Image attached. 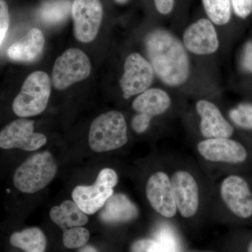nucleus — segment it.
<instances>
[{"label": "nucleus", "instance_id": "obj_1", "mask_svg": "<svg viewBox=\"0 0 252 252\" xmlns=\"http://www.w3.org/2000/svg\"><path fill=\"white\" fill-rule=\"evenodd\" d=\"M146 51L154 72L165 84L182 85L190 72L185 46L172 33L157 29L146 36Z\"/></svg>", "mask_w": 252, "mask_h": 252}, {"label": "nucleus", "instance_id": "obj_2", "mask_svg": "<svg viewBox=\"0 0 252 252\" xmlns=\"http://www.w3.org/2000/svg\"><path fill=\"white\" fill-rule=\"evenodd\" d=\"M57 169L56 160L50 152L34 154L16 169L13 182L23 193H36L51 183Z\"/></svg>", "mask_w": 252, "mask_h": 252}, {"label": "nucleus", "instance_id": "obj_3", "mask_svg": "<svg viewBox=\"0 0 252 252\" xmlns=\"http://www.w3.org/2000/svg\"><path fill=\"white\" fill-rule=\"evenodd\" d=\"M127 142L125 118L117 111L101 114L92 122L89 134L91 149L97 153L121 148Z\"/></svg>", "mask_w": 252, "mask_h": 252}, {"label": "nucleus", "instance_id": "obj_4", "mask_svg": "<svg viewBox=\"0 0 252 252\" xmlns=\"http://www.w3.org/2000/svg\"><path fill=\"white\" fill-rule=\"evenodd\" d=\"M51 86V79L45 72L37 71L30 74L13 102L15 114L25 118L44 112L49 102Z\"/></svg>", "mask_w": 252, "mask_h": 252}, {"label": "nucleus", "instance_id": "obj_5", "mask_svg": "<svg viewBox=\"0 0 252 252\" xmlns=\"http://www.w3.org/2000/svg\"><path fill=\"white\" fill-rule=\"evenodd\" d=\"M117 172L111 168L102 169L91 186H77L72 193L73 201L86 215H94L103 207L114 194L117 185Z\"/></svg>", "mask_w": 252, "mask_h": 252}, {"label": "nucleus", "instance_id": "obj_6", "mask_svg": "<svg viewBox=\"0 0 252 252\" xmlns=\"http://www.w3.org/2000/svg\"><path fill=\"white\" fill-rule=\"evenodd\" d=\"M91 71L90 60L81 50L67 49L56 60L51 81L56 89L63 90L86 79Z\"/></svg>", "mask_w": 252, "mask_h": 252}, {"label": "nucleus", "instance_id": "obj_7", "mask_svg": "<svg viewBox=\"0 0 252 252\" xmlns=\"http://www.w3.org/2000/svg\"><path fill=\"white\" fill-rule=\"evenodd\" d=\"M34 122L21 119L10 123L0 132V147L4 149H21L27 152L38 150L45 145L44 134L34 132Z\"/></svg>", "mask_w": 252, "mask_h": 252}, {"label": "nucleus", "instance_id": "obj_8", "mask_svg": "<svg viewBox=\"0 0 252 252\" xmlns=\"http://www.w3.org/2000/svg\"><path fill=\"white\" fill-rule=\"evenodd\" d=\"M152 64L143 56L132 54L127 56L124 64V73L120 81L125 99L148 90L154 81Z\"/></svg>", "mask_w": 252, "mask_h": 252}, {"label": "nucleus", "instance_id": "obj_9", "mask_svg": "<svg viewBox=\"0 0 252 252\" xmlns=\"http://www.w3.org/2000/svg\"><path fill=\"white\" fill-rule=\"evenodd\" d=\"M72 15L74 36L82 42H91L98 33L102 18L99 0H74Z\"/></svg>", "mask_w": 252, "mask_h": 252}, {"label": "nucleus", "instance_id": "obj_10", "mask_svg": "<svg viewBox=\"0 0 252 252\" xmlns=\"http://www.w3.org/2000/svg\"><path fill=\"white\" fill-rule=\"evenodd\" d=\"M220 191L223 202L235 215L243 219L252 216V193L244 179L237 175L226 177Z\"/></svg>", "mask_w": 252, "mask_h": 252}, {"label": "nucleus", "instance_id": "obj_11", "mask_svg": "<svg viewBox=\"0 0 252 252\" xmlns=\"http://www.w3.org/2000/svg\"><path fill=\"white\" fill-rule=\"evenodd\" d=\"M146 194L151 206L158 213L167 218H172L177 213L171 181L166 174L158 172L149 177Z\"/></svg>", "mask_w": 252, "mask_h": 252}, {"label": "nucleus", "instance_id": "obj_12", "mask_svg": "<svg viewBox=\"0 0 252 252\" xmlns=\"http://www.w3.org/2000/svg\"><path fill=\"white\" fill-rule=\"evenodd\" d=\"M199 153L212 162L241 163L248 157L246 149L241 144L229 138H212L198 144Z\"/></svg>", "mask_w": 252, "mask_h": 252}, {"label": "nucleus", "instance_id": "obj_13", "mask_svg": "<svg viewBox=\"0 0 252 252\" xmlns=\"http://www.w3.org/2000/svg\"><path fill=\"white\" fill-rule=\"evenodd\" d=\"M171 185L176 205L181 215L185 218L194 216L198 211L199 191L193 176L186 171L175 172Z\"/></svg>", "mask_w": 252, "mask_h": 252}, {"label": "nucleus", "instance_id": "obj_14", "mask_svg": "<svg viewBox=\"0 0 252 252\" xmlns=\"http://www.w3.org/2000/svg\"><path fill=\"white\" fill-rule=\"evenodd\" d=\"M186 49L196 55H209L219 49L218 36L210 20H199L189 26L183 36Z\"/></svg>", "mask_w": 252, "mask_h": 252}, {"label": "nucleus", "instance_id": "obj_15", "mask_svg": "<svg viewBox=\"0 0 252 252\" xmlns=\"http://www.w3.org/2000/svg\"><path fill=\"white\" fill-rule=\"evenodd\" d=\"M196 109L201 117L200 132L204 137L208 139L229 138L233 135V127L215 104L202 99L197 103Z\"/></svg>", "mask_w": 252, "mask_h": 252}, {"label": "nucleus", "instance_id": "obj_16", "mask_svg": "<svg viewBox=\"0 0 252 252\" xmlns=\"http://www.w3.org/2000/svg\"><path fill=\"white\" fill-rule=\"evenodd\" d=\"M138 215V209L127 195L115 193L101 209L99 219L104 223L114 224L131 221L135 220Z\"/></svg>", "mask_w": 252, "mask_h": 252}, {"label": "nucleus", "instance_id": "obj_17", "mask_svg": "<svg viewBox=\"0 0 252 252\" xmlns=\"http://www.w3.org/2000/svg\"><path fill=\"white\" fill-rule=\"evenodd\" d=\"M44 43L42 32L33 28L26 36L10 46L8 56L12 61L18 62H32L42 52Z\"/></svg>", "mask_w": 252, "mask_h": 252}, {"label": "nucleus", "instance_id": "obj_18", "mask_svg": "<svg viewBox=\"0 0 252 252\" xmlns=\"http://www.w3.org/2000/svg\"><path fill=\"white\" fill-rule=\"evenodd\" d=\"M171 101L168 94L159 89L144 91L132 102V108L137 113L153 118L166 112Z\"/></svg>", "mask_w": 252, "mask_h": 252}, {"label": "nucleus", "instance_id": "obj_19", "mask_svg": "<svg viewBox=\"0 0 252 252\" xmlns=\"http://www.w3.org/2000/svg\"><path fill=\"white\" fill-rule=\"evenodd\" d=\"M49 215L51 220L62 228L63 231L83 226L89 221L87 215L72 200H65L59 206L52 207Z\"/></svg>", "mask_w": 252, "mask_h": 252}, {"label": "nucleus", "instance_id": "obj_20", "mask_svg": "<svg viewBox=\"0 0 252 252\" xmlns=\"http://www.w3.org/2000/svg\"><path fill=\"white\" fill-rule=\"evenodd\" d=\"M132 252H178V244L171 230L161 228L158 232L156 240H138L132 247Z\"/></svg>", "mask_w": 252, "mask_h": 252}, {"label": "nucleus", "instance_id": "obj_21", "mask_svg": "<svg viewBox=\"0 0 252 252\" xmlns=\"http://www.w3.org/2000/svg\"><path fill=\"white\" fill-rule=\"evenodd\" d=\"M10 243L26 252H44L46 239L44 233L36 227L16 232L11 235Z\"/></svg>", "mask_w": 252, "mask_h": 252}, {"label": "nucleus", "instance_id": "obj_22", "mask_svg": "<svg viewBox=\"0 0 252 252\" xmlns=\"http://www.w3.org/2000/svg\"><path fill=\"white\" fill-rule=\"evenodd\" d=\"M72 7L69 0H51L41 6L39 17L46 24H59L67 18Z\"/></svg>", "mask_w": 252, "mask_h": 252}, {"label": "nucleus", "instance_id": "obj_23", "mask_svg": "<svg viewBox=\"0 0 252 252\" xmlns=\"http://www.w3.org/2000/svg\"><path fill=\"white\" fill-rule=\"evenodd\" d=\"M204 8L212 22L219 26L229 22L231 16L230 0H203Z\"/></svg>", "mask_w": 252, "mask_h": 252}, {"label": "nucleus", "instance_id": "obj_24", "mask_svg": "<svg viewBox=\"0 0 252 252\" xmlns=\"http://www.w3.org/2000/svg\"><path fill=\"white\" fill-rule=\"evenodd\" d=\"M90 238V233L85 228L75 227L64 230L63 244L68 249H77L84 247Z\"/></svg>", "mask_w": 252, "mask_h": 252}, {"label": "nucleus", "instance_id": "obj_25", "mask_svg": "<svg viewBox=\"0 0 252 252\" xmlns=\"http://www.w3.org/2000/svg\"><path fill=\"white\" fill-rule=\"evenodd\" d=\"M229 116L235 125L252 130V104L243 103L230 110Z\"/></svg>", "mask_w": 252, "mask_h": 252}, {"label": "nucleus", "instance_id": "obj_26", "mask_svg": "<svg viewBox=\"0 0 252 252\" xmlns=\"http://www.w3.org/2000/svg\"><path fill=\"white\" fill-rule=\"evenodd\" d=\"M9 15L6 3L0 1V44H2L5 36L9 29Z\"/></svg>", "mask_w": 252, "mask_h": 252}, {"label": "nucleus", "instance_id": "obj_27", "mask_svg": "<svg viewBox=\"0 0 252 252\" xmlns=\"http://www.w3.org/2000/svg\"><path fill=\"white\" fill-rule=\"evenodd\" d=\"M152 119V117H149L146 114L138 113L132 119L131 127L136 133H143L149 128Z\"/></svg>", "mask_w": 252, "mask_h": 252}, {"label": "nucleus", "instance_id": "obj_28", "mask_svg": "<svg viewBox=\"0 0 252 252\" xmlns=\"http://www.w3.org/2000/svg\"><path fill=\"white\" fill-rule=\"evenodd\" d=\"M235 14L239 17L246 18L252 12V0H230Z\"/></svg>", "mask_w": 252, "mask_h": 252}, {"label": "nucleus", "instance_id": "obj_29", "mask_svg": "<svg viewBox=\"0 0 252 252\" xmlns=\"http://www.w3.org/2000/svg\"><path fill=\"white\" fill-rule=\"evenodd\" d=\"M241 65L244 70L252 74V41L247 43L242 55Z\"/></svg>", "mask_w": 252, "mask_h": 252}, {"label": "nucleus", "instance_id": "obj_30", "mask_svg": "<svg viewBox=\"0 0 252 252\" xmlns=\"http://www.w3.org/2000/svg\"><path fill=\"white\" fill-rule=\"evenodd\" d=\"M156 7L158 12L162 14H167L173 9L175 0H154Z\"/></svg>", "mask_w": 252, "mask_h": 252}, {"label": "nucleus", "instance_id": "obj_31", "mask_svg": "<svg viewBox=\"0 0 252 252\" xmlns=\"http://www.w3.org/2000/svg\"><path fill=\"white\" fill-rule=\"evenodd\" d=\"M79 252H97V250L91 246L83 247L82 248L79 250Z\"/></svg>", "mask_w": 252, "mask_h": 252}, {"label": "nucleus", "instance_id": "obj_32", "mask_svg": "<svg viewBox=\"0 0 252 252\" xmlns=\"http://www.w3.org/2000/svg\"><path fill=\"white\" fill-rule=\"evenodd\" d=\"M248 251V252H252V241L249 245Z\"/></svg>", "mask_w": 252, "mask_h": 252}, {"label": "nucleus", "instance_id": "obj_33", "mask_svg": "<svg viewBox=\"0 0 252 252\" xmlns=\"http://www.w3.org/2000/svg\"><path fill=\"white\" fill-rule=\"evenodd\" d=\"M118 3H120V4H123V3H125L126 1H127V0H115Z\"/></svg>", "mask_w": 252, "mask_h": 252}]
</instances>
